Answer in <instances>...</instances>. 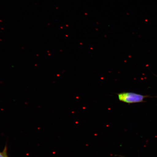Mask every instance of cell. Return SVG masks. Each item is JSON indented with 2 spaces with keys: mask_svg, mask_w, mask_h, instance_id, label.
<instances>
[{
  "mask_svg": "<svg viewBox=\"0 0 157 157\" xmlns=\"http://www.w3.org/2000/svg\"><path fill=\"white\" fill-rule=\"evenodd\" d=\"M120 101L125 103L132 104L142 102L146 96L131 92H124L117 94Z\"/></svg>",
  "mask_w": 157,
  "mask_h": 157,
  "instance_id": "obj_1",
  "label": "cell"
},
{
  "mask_svg": "<svg viewBox=\"0 0 157 157\" xmlns=\"http://www.w3.org/2000/svg\"><path fill=\"white\" fill-rule=\"evenodd\" d=\"M0 157H9L7 154V148L6 146L2 152H0Z\"/></svg>",
  "mask_w": 157,
  "mask_h": 157,
  "instance_id": "obj_2",
  "label": "cell"
}]
</instances>
